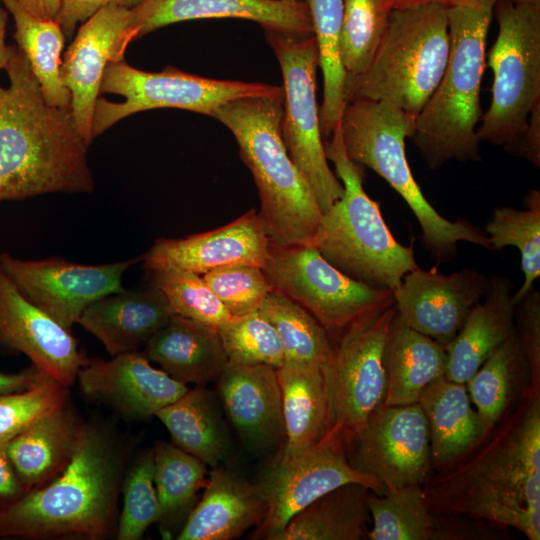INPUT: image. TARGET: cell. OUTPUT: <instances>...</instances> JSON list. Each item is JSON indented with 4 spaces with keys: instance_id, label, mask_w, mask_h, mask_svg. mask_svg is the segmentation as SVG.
<instances>
[{
    "instance_id": "cell-1",
    "label": "cell",
    "mask_w": 540,
    "mask_h": 540,
    "mask_svg": "<svg viewBox=\"0 0 540 540\" xmlns=\"http://www.w3.org/2000/svg\"><path fill=\"white\" fill-rule=\"evenodd\" d=\"M430 511L486 520L540 539V389L528 385L481 450L422 484Z\"/></svg>"
},
{
    "instance_id": "cell-2",
    "label": "cell",
    "mask_w": 540,
    "mask_h": 540,
    "mask_svg": "<svg viewBox=\"0 0 540 540\" xmlns=\"http://www.w3.org/2000/svg\"><path fill=\"white\" fill-rule=\"evenodd\" d=\"M0 85V203L49 193H90L89 145L70 109L49 105L24 53L14 46Z\"/></svg>"
},
{
    "instance_id": "cell-3",
    "label": "cell",
    "mask_w": 540,
    "mask_h": 540,
    "mask_svg": "<svg viewBox=\"0 0 540 540\" xmlns=\"http://www.w3.org/2000/svg\"><path fill=\"white\" fill-rule=\"evenodd\" d=\"M128 455L114 427L84 422L65 468L0 508V538L101 540L115 534Z\"/></svg>"
},
{
    "instance_id": "cell-4",
    "label": "cell",
    "mask_w": 540,
    "mask_h": 540,
    "mask_svg": "<svg viewBox=\"0 0 540 540\" xmlns=\"http://www.w3.org/2000/svg\"><path fill=\"white\" fill-rule=\"evenodd\" d=\"M284 96H250L219 107L213 118L236 139L258 189V216L270 244L310 245L322 211L307 179L291 159L281 133Z\"/></svg>"
},
{
    "instance_id": "cell-5",
    "label": "cell",
    "mask_w": 540,
    "mask_h": 540,
    "mask_svg": "<svg viewBox=\"0 0 540 540\" xmlns=\"http://www.w3.org/2000/svg\"><path fill=\"white\" fill-rule=\"evenodd\" d=\"M497 0L448 6L450 54L444 74L415 118L413 141L432 169L447 161H480L476 125L485 44Z\"/></svg>"
},
{
    "instance_id": "cell-6",
    "label": "cell",
    "mask_w": 540,
    "mask_h": 540,
    "mask_svg": "<svg viewBox=\"0 0 540 540\" xmlns=\"http://www.w3.org/2000/svg\"><path fill=\"white\" fill-rule=\"evenodd\" d=\"M415 118L385 100L347 102L339 127L348 157L372 169L404 199L419 222L422 243L436 267L458 255L459 242L491 250L484 230L463 218L447 220L422 193L405 153V139L413 136Z\"/></svg>"
},
{
    "instance_id": "cell-7",
    "label": "cell",
    "mask_w": 540,
    "mask_h": 540,
    "mask_svg": "<svg viewBox=\"0 0 540 540\" xmlns=\"http://www.w3.org/2000/svg\"><path fill=\"white\" fill-rule=\"evenodd\" d=\"M324 149L343 194L322 213L310 245L347 276L393 292L418 266L413 244L395 239L378 203L365 192L363 166L348 157L339 126L324 140Z\"/></svg>"
},
{
    "instance_id": "cell-8",
    "label": "cell",
    "mask_w": 540,
    "mask_h": 540,
    "mask_svg": "<svg viewBox=\"0 0 540 540\" xmlns=\"http://www.w3.org/2000/svg\"><path fill=\"white\" fill-rule=\"evenodd\" d=\"M449 54L448 6L393 8L369 67L345 77V102L385 100L416 117L438 86Z\"/></svg>"
},
{
    "instance_id": "cell-9",
    "label": "cell",
    "mask_w": 540,
    "mask_h": 540,
    "mask_svg": "<svg viewBox=\"0 0 540 540\" xmlns=\"http://www.w3.org/2000/svg\"><path fill=\"white\" fill-rule=\"evenodd\" d=\"M493 12L499 30L487 57L492 101L476 136L479 142L505 148L522 133L540 102V6L497 0Z\"/></svg>"
},
{
    "instance_id": "cell-10",
    "label": "cell",
    "mask_w": 540,
    "mask_h": 540,
    "mask_svg": "<svg viewBox=\"0 0 540 540\" xmlns=\"http://www.w3.org/2000/svg\"><path fill=\"white\" fill-rule=\"evenodd\" d=\"M101 93L117 94L123 102L97 99L92 119L93 139L120 120L147 110L176 108L211 116L227 102L250 96H284L282 86L237 80H219L167 66L147 72L123 60L110 62L100 85Z\"/></svg>"
},
{
    "instance_id": "cell-11",
    "label": "cell",
    "mask_w": 540,
    "mask_h": 540,
    "mask_svg": "<svg viewBox=\"0 0 540 540\" xmlns=\"http://www.w3.org/2000/svg\"><path fill=\"white\" fill-rule=\"evenodd\" d=\"M283 79L281 133L287 151L307 179L323 212L343 194V185L326 158L316 100L319 49L314 35L264 30Z\"/></svg>"
},
{
    "instance_id": "cell-12",
    "label": "cell",
    "mask_w": 540,
    "mask_h": 540,
    "mask_svg": "<svg viewBox=\"0 0 540 540\" xmlns=\"http://www.w3.org/2000/svg\"><path fill=\"white\" fill-rule=\"evenodd\" d=\"M395 303L375 309L347 326L339 335L321 370L329 412V428L345 444L384 403L387 379L383 349Z\"/></svg>"
},
{
    "instance_id": "cell-13",
    "label": "cell",
    "mask_w": 540,
    "mask_h": 540,
    "mask_svg": "<svg viewBox=\"0 0 540 540\" xmlns=\"http://www.w3.org/2000/svg\"><path fill=\"white\" fill-rule=\"evenodd\" d=\"M273 290L308 311L329 333H341L363 315L394 303L393 292L355 280L312 245L270 244L262 267Z\"/></svg>"
},
{
    "instance_id": "cell-14",
    "label": "cell",
    "mask_w": 540,
    "mask_h": 540,
    "mask_svg": "<svg viewBox=\"0 0 540 540\" xmlns=\"http://www.w3.org/2000/svg\"><path fill=\"white\" fill-rule=\"evenodd\" d=\"M346 483H360L375 494H385L374 478L351 466L345 440L334 428L312 446L290 456L280 455L255 483L267 506L258 536L271 540L295 514Z\"/></svg>"
},
{
    "instance_id": "cell-15",
    "label": "cell",
    "mask_w": 540,
    "mask_h": 540,
    "mask_svg": "<svg viewBox=\"0 0 540 540\" xmlns=\"http://www.w3.org/2000/svg\"><path fill=\"white\" fill-rule=\"evenodd\" d=\"M349 463L374 478L385 494L423 484L432 470L429 428L420 404L381 405L346 442Z\"/></svg>"
},
{
    "instance_id": "cell-16",
    "label": "cell",
    "mask_w": 540,
    "mask_h": 540,
    "mask_svg": "<svg viewBox=\"0 0 540 540\" xmlns=\"http://www.w3.org/2000/svg\"><path fill=\"white\" fill-rule=\"evenodd\" d=\"M141 259L86 265L59 257L25 260L2 252L0 267L26 299L71 331L92 303L125 290L123 274Z\"/></svg>"
},
{
    "instance_id": "cell-17",
    "label": "cell",
    "mask_w": 540,
    "mask_h": 540,
    "mask_svg": "<svg viewBox=\"0 0 540 540\" xmlns=\"http://www.w3.org/2000/svg\"><path fill=\"white\" fill-rule=\"evenodd\" d=\"M130 8L109 4L83 22L64 53L60 76L71 95L70 111L81 136L93 141L92 119L104 71L110 62L124 59L135 34Z\"/></svg>"
},
{
    "instance_id": "cell-18",
    "label": "cell",
    "mask_w": 540,
    "mask_h": 540,
    "mask_svg": "<svg viewBox=\"0 0 540 540\" xmlns=\"http://www.w3.org/2000/svg\"><path fill=\"white\" fill-rule=\"evenodd\" d=\"M488 282L489 277L474 269L445 275L436 267L417 266L393 291L396 313L410 328L446 347L485 295Z\"/></svg>"
},
{
    "instance_id": "cell-19",
    "label": "cell",
    "mask_w": 540,
    "mask_h": 540,
    "mask_svg": "<svg viewBox=\"0 0 540 540\" xmlns=\"http://www.w3.org/2000/svg\"><path fill=\"white\" fill-rule=\"evenodd\" d=\"M0 346L24 354L42 373L67 387L89 360L71 331L26 299L1 267Z\"/></svg>"
},
{
    "instance_id": "cell-20",
    "label": "cell",
    "mask_w": 540,
    "mask_h": 540,
    "mask_svg": "<svg viewBox=\"0 0 540 540\" xmlns=\"http://www.w3.org/2000/svg\"><path fill=\"white\" fill-rule=\"evenodd\" d=\"M270 241L258 212L251 209L232 222L183 238H158L142 256L146 271L179 270L205 274L231 265L263 267Z\"/></svg>"
},
{
    "instance_id": "cell-21",
    "label": "cell",
    "mask_w": 540,
    "mask_h": 540,
    "mask_svg": "<svg viewBox=\"0 0 540 540\" xmlns=\"http://www.w3.org/2000/svg\"><path fill=\"white\" fill-rule=\"evenodd\" d=\"M81 392L128 420H144L182 396L189 388L150 365L140 352L89 359L79 370Z\"/></svg>"
},
{
    "instance_id": "cell-22",
    "label": "cell",
    "mask_w": 540,
    "mask_h": 540,
    "mask_svg": "<svg viewBox=\"0 0 540 540\" xmlns=\"http://www.w3.org/2000/svg\"><path fill=\"white\" fill-rule=\"evenodd\" d=\"M130 12L135 39L177 22L221 18L250 20L264 30L290 35H314L303 0H140Z\"/></svg>"
},
{
    "instance_id": "cell-23",
    "label": "cell",
    "mask_w": 540,
    "mask_h": 540,
    "mask_svg": "<svg viewBox=\"0 0 540 540\" xmlns=\"http://www.w3.org/2000/svg\"><path fill=\"white\" fill-rule=\"evenodd\" d=\"M217 378L228 416L249 445L263 449L285 437L276 368L228 361Z\"/></svg>"
},
{
    "instance_id": "cell-24",
    "label": "cell",
    "mask_w": 540,
    "mask_h": 540,
    "mask_svg": "<svg viewBox=\"0 0 540 540\" xmlns=\"http://www.w3.org/2000/svg\"><path fill=\"white\" fill-rule=\"evenodd\" d=\"M163 293L153 284L123 290L92 303L78 320L111 356L138 351L172 317Z\"/></svg>"
},
{
    "instance_id": "cell-25",
    "label": "cell",
    "mask_w": 540,
    "mask_h": 540,
    "mask_svg": "<svg viewBox=\"0 0 540 540\" xmlns=\"http://www.w3.org/2000/svg\"><path fill=\"white\" fill-rule=\"evenodd\" d=\"M202 497L176 536L179 540H231L259 525L267 506L256 484L216 466Z\"/></svg>"
},
{
    "instance_id": "cell-26",
    "label": "cell",
    "mask_w": 540,
    "mask_h": 540,
    "mask_svg": "<svg viewBox=\"0 0 540 540\" xmlns=\"http://www.w3.org/2000/svg\"><path fill=\"white\" fill-rule=\"evenodd\" d=\"M513 283L505 276L489 277L483 298L471 309L455 338L445 347V377L465 384L484 361L516 330Z\"/></svg>"
},
{
    "instance_id": "cell-27",
    "label": "cell",
    "mask_w": 540,
    "mask_h": 540,
    "mask_svg": "<svg viewBox=\"0 0 540 540\" xmlns=\"http://www.w3.org/2000/svg\"><path fill=\"white\" fill-rule=\"evenodd\" d=\"M418 403L428 423L432 468L438 472L463 460L489 433L463 383L442 376L424 388Z\"/></svg>"
},
{
    "instance_id": "cell-28",
    "label": "cell",
    "mask_w": 540,
    "mask_h": 540,
    "mask_svg": "<svg viewBox=\"0 0 540 540\" xmlns=\"http://www.w3.org/2000/svg\"><path fill=\"white\" fill-rule=\"evenodd\" d=\"M84 421L70 402L49 412L4 445L25 492L56 477L78 445Z\"/></svg>"
},
{
    "instance_id": "cell-29",
    "label": "cell",
    "mask_w": 540,
    "mask_h": 540,
    "mask_svg": "<svg viewBox=\"0 0 540 540\" xmlns=\"http://www.w3.org/2000/svg\"><path fill=\"white\" fill-rule=\"evenodd\" d=\"M142 354L186 385L204 386L228 362L217 327L175 314L147 341Z\"/></svg>"
},
{
    "instance_id": "cell-30",
    "label": "cell",
    "mask_w": 540,
    "mask_h": 540,
    "mask_svg": "<svg viewBox=\"0 0 540 540\" xmlns=\"http://www.w3.org/2000/svg\"><path fill=\"white\" fill-rule=\"evenodd\" d=\"M387 388L384 405L417 403L424 388L445 376L446 348L395 313L383 349Z\"/></svg>"
},
{
    "instance_id": "cell-31",
    "label": "cell",
    "mask_w": 540,
    "mask_h": 540,
    "mask_svg": "<svg viewBox=\"0 0 540 540\" xmlns=\"http://www.w3.org/2000/svg\"><path fill=\"white\" fill-rule=\"evenodd\" d=\"M277 377L286 440L281 456H290L318 442L329 429L325 381L320 367L292 362H284Z\"/></svg>"
},
{
    "instance_id": "cell-32",
    "label": "cell",
    "mask_w": 540,
    "mask_h": 540,
    "mask_svg": "<svg viewBox=\"0 0 540 540\" xmlns=\"http://www.w3.org/2000/svg\"><path fill=\"white\" fill-rule=\"evenodd\" d=\"M373 519L370 540H449L475 536L468 527L440 521L426 502L422 484L406 485L384 495L368 493Z\"/></svg>"
},
{
    "instance_id": "cell-33",
    "label": "cell",
    "mask_w": 540,
    "mask_h": 540,
    "mask_svg": "<svg viewBox=\"0 0 540 540\" xmlns=\"http://www.w3.org/2000/svg\"><path fill=\"white\" fill-rule=\"evenodd\" d=\"M172 443L206 465L219 466L230 452V439L212 398L203 386L188 389L155 415Z\"/></svg>"
},
{
    "instance_id": "cell-34",
    "label": "cell",
    "mask_w": 540,
    "mask_h": 540,
    "mask_svg": "<svg viewBox=\"0 0 540 540\" xmlns=\"http://www.w3.org/2000/svg\"><path fill=\"white\" fill-rule=\"evenodd\" d=\"M370 489L343 484L295 514L271 540H358L364 533Z\"/></svg>"
},
{
    "instance_id": "cell-35",
    "label": "cell",
    "mask_w": 540,
    "mask_h": 540,
    "mask_svg": "<svg viewBox=\"0 0 540 540\" xmlns=\"http://www.w3.org/2000/svg\"><path fill=\"white\" fill-rule=\"evenodd\" d=\"M154 461V484L160 507L157 523L163 537L171 538L174 531L179 533L198 501V491L207 484L206 464L166 442H159L154 448Z\"/></svg>"
},
{
    "instance_id": "cell-36",
    "label": "cell",
    "mask_w": 540,
    "mask_h": 540,
    "mask_svg": "<svg viewBox=\"0 0 540 540\" xmlns=\"http://www.w3.org/2000/svg\"><path fill=\"white\" fill-rule=\"evenodd\" d=\"M523 382L529 383V368L515 330L465 383L489 432L506 416L519 393L525 391L519 392Z\"/></svg>"
},
{
    "instance_id": "cell-37",
    "label": "cell",
    "mask_w": 540,
    "mask_h": 540,
    "mask_svg": "<svg viewBox=\"0 0 540 540\" xmlns=\"http://www.w3.org/2000/svg\"><path fill=\"white\" fill-rule=\"evenodd\" d=\"M15 24L14 39L26 56L46 102L70 109L71 95L60 76L65 35L59 23L42 20L26 11L17 0H0Z\"/></svg>"
},
{
    "instance_id": "cell-38",
    "label": "cell",
    "mask_w": 540,
    "mask_h": 540,
    "mask_svg": "<svg viewBox=\"0 0 540 540\" xmlns=\"http://www.w3.org/2000/svg\"><path fill=\"white\" fill-rule=\"evenodd\" d=\"M303 1L309 9L319 49V68L323 75V101L319 106V121L321 135L326 140L340 125L346 105L345 72L339 55L344 0Z\"/></svg>"
},
{
    "instance_id": "cell-39",
    "label": "cell",
    "mask_w": 540,
    "mask_h": 540,
    "mask_svg": "<svg viewBox=\"0 0 540 540\" xmlns=\"http://www.w3.org/2000/svg\"><path fill=\"white\" fill-rule=\"evenodd\" d=\"M525 209L500 206L494 208L485 224L492 250L516 247L521 256L524 273L522 286L513 294L514 304L521 299L540 277V191L529 189L524 197Z\"/></svg>"
},
{
    "instance_id": "cell-40",
    "label": "cell",
    "mask_w": 540,
    "mask_h": 540,
    "mask_svg": "<svg viewBox=\"0 0 540 540\" xmlns=\"http://www.w3.org/2000/svg\"><path fill=\"white\" fill-rule=\"evenodd\" d=\"M259 312L277 331L284 362L322 368L329 358L332 342L327 330L308 311L272 289Z\"/></svg>"
},
{
    "instance_id": "cell-41",
    "label": "cell",
    "mask_w": 540,
    "mask_h": 540,
    "mask_svg": "<svg viewBox=\"0 0 540 540\" xmlns=\"http://www.w3.org/2000/svg\"><path fill=\"white\" fill-rule=\"evenodd\" d=\"M392 9L390 0H344L339 55L345 77L369 67Z\"/></svg>"
},
{
    "instance_id": "cell-42",
    "label": "cell",
    "mask_w": 540,
    "mask_h": 540,
    "mask_svg": "<svg viewBox=\"0 0 540 540\" xmlns=\"http://www.w3.org/2000/svg\"><path fill=\"white\" fill-rule=\"evenodd\" d=\"M217 328L229 362L276 369L284 363L278 333L259 311L231 316Z\"/></svg>"
},
{
    "instance_id": "cell-43",
    "label": "cell",
    "mask_w": 540,
    "mask_h": 540,
    "mask_svg": "<svg viewBox=\"0 0 540 540\" xmlns=\"http://www.w3.org/2000/svg\"><path fill=\"white\" fill-rule=\"evenodd\" d=\"M154 471V449L142 453L128 465L121 486L123 507L115 532L118 540H139L150 525L157 523L160 507Z\"/></svg>"
},
{
    "instance_id": "cell-44",
    "label": "cell",
    "mask_w": 540,
    "mask_h": 540,
    "mask_svg": "<svg viewBox=\"0 0 540 540\" xmlns=\"http://www.w3.org/2000/svg\"><path fill=\"white\" fill-rule=\"evenodd\" d=\"M150 283L167 299L175 315L220 326L231 315L200 274L179 271H148Z\"/></svg>"
},
{
    "instance_id": "cell-45",
    "label": "cell",
    "mask_w": 540,
    "mask_h": 540,
    "mask_svg": "<svg viewBox=\"0 0 540 540\" xmlns=\"http://www.w3.org/2000/svg\"><path fill=\"white\" fill-rule=\"evenodd\" d=\"M68 402L69 387L46 374L26 390L0 394V446Z\"/></svg>"
},
{
    "instance_id": "cell-46",
    "label": "cell",
    "mask_w": 540,
    "mask_h": 540,
    "mask_svg": "<svg viewBox=\"0 0 540 540\" xmlns=\"http://www.w3.org/2000/svg\"><path fill=\"white\" fill-rule=\"evenodd\" d=\"M203 278L231 316L259 311L272 290L262 268L253 265L219 267Z\"/></svg>"
},
{
    "instance_id": "cell-47",
    "label": "cell",
    "mask_w": 540,
    "mask_h": 540,
    "mask_svg": "<svg viewBox=\"0 0 540 540\" xmlns=\"http://www.w3.org/2000/svg\"><path fill=\"white\" fill-rule=\"evenodd\" d=\"M515 328L529 368V386L540 389V293L533 286L515 303Z\"/></svg>"
},
{
    "instance_id": "cell-48",
    "label": "cell",
    "mask_w": 540,
    "mask_h": 540,
    "mask_svg": "<svg viewBox=\"0 0 540 540\" xmlns=\"http://www.w3.org/2000/svg\"><path fill=\"white\" fill-rule=\"evenodd\" d=\"M140 0H62L57 22L66 38H71L79 23L85 22L101 8L109 4L133 7Z\"/></svg>"
},
{
    "instance_id": "cell-49",
    "label": "cell",
    "mask_w": 540,
    "mask_h": 540,
    "mask_svg": "<svg viewBox=\"0 0 540 540\" xmlns=\"http://www.w3.org/2000/svg\"><path fill=\"white\" fill-rule=\"evenodd\" d=\"M504 149L511 155L524 158L535 167H540V102L531 110L522 133Z\"/></svg>"
},
{
    "instance_id": "cell-50",
    "label": "cell",
    "mask_w": 540,
    "mask_h": 540,
    "mask_svg": "<svg viewBox=\"0 0 540 540\" xmlns=\"http://www.w3.org/2000/svg\"><path fill=\"white\" fill-rule=\"evenodd\" d=\"M24 493L4 446H0V508L14 502Z\"/></svg>"
},
{
    "instance_id": "cell-51",
    "label": "cell",
    "mask_w": 540,
    "mask_h": 540,
    "mask_svg": "<svg viewBox=\"0 0 540 540\" xmlns=\"http://www.w3.org/2000/svg\"><path fill=\"white\" fill-rule=\"evenodd\" d=\"M43 374L32 364L29 368L16 373L0 371V394L26 390L34 385Z\"/></svg>"
},
{
    "instance_id": "cell-52",
    "label": "cell",
    "mask_w": 540,
    "mask_h": 540,
    "mask_svg": "<svg viewBox=\"0 0 540 540\" xmlns=\"http://www.w3.org/2000/svg\"><path fill=\"white\" fill-rule=\"evenodd\" d=\"M30 14L42 20L57 21L62 0H17Z\"/></svg>"
},
{
    "instance_id": "cell-53",
    "label": "cell",
    "mask_w": 540,
    "mask_h": 540,
    "mask_svg": "<svg viewBox=\"0 0 540 540\" xmlns=\"http://www.w3.org/2000/svg\"><path fill=\"white\" fill-rule=\"evenodd\" d=\"M7 19L8 11L0 2V70L6 68L15 46L7 45L5 42Z\"/></svg>"
},
{
    "instance_id": "cell-54",
    "label": "cell",
    "mask_w": 540,
    "mask_h": 540,
    "mask_svg": "<svg viewBox=\"0 0 540 540\" xmlns=\"http://www.w3.org/2000/svg\"><path fill=\"white\" fill-rule=\"evenodd\" d=\"M464 1L466 0H390L393 8L413 6V5H418L422 3H428V2H439L446 6H453V5L460 4Z\"/></svg>"
},
{
    "instance_id": "cell-55",
    "label": "cell",
    "mask_w": 540,
    "mask_h": 540,
    "mask_svg": "<svg viewBox=\"0 0 540 540\" xmlns=\"http://www.w3.org/2000/svg\"><path fill=\"white\" fill-rule=\"evenodd\" d=\"M509 1H512L514 3H519V4H529V5L540 6V0H509Z\"/></svg>"
}]
</instances>
